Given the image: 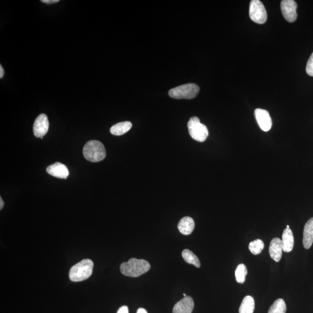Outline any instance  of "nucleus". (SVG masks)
Listing matches in <instances>:
<instances>
[{
  "label": "nucleus",
  "instance_id": "1",
  "mask_svg": "<svg viewBox=\"0 0 313 313\" xmlns=\"http://www.w3.org/2000/svg\"><path fill=\"white\" fill-rule=\"evenodd\" d=\"M150 267V264L144 259L131 258L121 264L120 271L125 276L138 277L148 272Z\"/></svg>",
  "mask_w": 313,
  "mask_h": 313
},
{
  "label": "nucleus",
  "instance_id": "2",
  "mask_svg": "<svg viewBox=\"0 0 313 313\" xmlns=\"http://www.w3.org/2000/svg\"><path fill=\"white\" fill-rule=\"evenodd\" d=\"M93 268L94 262L91 259H83L71 268L69 279L73 282L82 281L92 275Z\"/></svg>",
  "mask_w": 313,
  "mask_h": 313
},
{
  "label": "nucleus",
  "instance_id": "3",
  "mask_svg": "<svg viewBox=\"0 0 313 313\" xmlns=\"http://www.w3.org/2000/svg\"><path fill=\"white\" fill-rule=\"evenodd\" d=\"M83 155L89 162H99L106 157V149L102 142L90 141L86 143L83 147Z\"/></svg>",
  "mask_w": 313,
  "mask_h": 313
},
{
  "label": "nucleus",
  "instance_id": "4",
  "mask_svg": "<svg viewBox=\"0 0 313 313\" xmlns=\"http://www.w3.org/2000/svg\"><path fill=\"white\" fill-rule=\"evenodd\" d=\"M199 91V86L196 83H189L177 86L169 90L170 97L176 99H192L197 97Z\"/></svg>",
  "mask_w": 313,
  "mask_h": 313
},
{
  "label": "nucleus",
  "instance_id": "5",
  "mask_svg": "<svg viewBox=\"0 0 313 313\" xmlns=\"http://www.w3.org/2000/svg\"><path fill=\"white\" fill-rule=\"evenodd\" d=\"M190 135L195 141L203 142L207 139L209 133L208 128L200 123L198 117H193L187 123Z\"/></svg>",
  "mask_w": 313,
  "mask_h": 313
},
{
  "label": "nucleus",
  "instance_id": "6",
  "mask_svg": "<svg viewBox=\"0 0 313 313\" xmlns=\"http://www.w3.org/2000/svg\"><path fill=\"white\" fill-rule=\"evenodd\" d=\"M250 18L256 23L264 24L266 22L267 15L266 9L259 0H252L249 5Z\"/></svg>",
  "mask_w": 313,
  "mask_h": 313
},
{
  "label": "nucleus",
  "instance_id": "7",
  "mask_svg": "<svg viewBox=\"0 0 313 313\" xmlns=\"http://www.w3.org/2000/svg\"><path fill=\"white\" fill-rule=\"evenodd\" d=\"M297 3L294 0H283L281 9L283 16L289 22H294L297 19Z\"/></svg>",
  "mask_w": 313,
  "mask_h": 313
},
{
  "label": "nucleus",
  "instance_id": "8",
  "mask_svg": "<svg viewBox=\"0 0 313 313\" xmlns=\"http://www.w3.org/2000/svg\"><path fill=\"white\" fill-rule=\"evenodd\" d=\"M49 124L47 115L41 114L38 116L33 125V132L37 138L43 139L49 131Z\"/></svg>",
  "mask_w": 313,
  "mask_h": 313
},
{
  "label": "nucleus",
  "instance_id": "9",
  "mask_svg": "<svg viewBox=\"0 0 313 313\" xmlns=\"http://www.w3.org/2000/svg\"><path fill=\"white\" fill-rule=\"evenodd\" d=\"M255 115L259 127L262 131L267 132L272 127V120L267 110L262 109H256L255 110Z\"/></svg>",
  "mask_w": 313,
  "mask_h": 313
},
{
  "label": "nucleus",
  "instance_id": "10",
  "mask_svg": "<svg viewBox=\"0 0 313 313\" xmlns=\"http://www.w3.org/2000/svg\"><path fill=\"white\" fill-rule=\"evenodd\" d=\"M194 301L192 297H184L175 304L173 313H192L194 309Z\"/></svg>",
  "mask_w": 313,
  "mask_h": 313
},
{
  "label": "nucleus",
  "instance_id": "11",
  "mask_svg": "<svg viewBox=\"0 0 313 313\" xmlns=\"http://www.w3.org/2000/svg\"><path fill=\"white\" fill-rule=\"evenodd\" d=\"M47 172L53 177L65 180L69 175L67 167L61 163H55L49 165L47 168Z\"/></svg>",
  "mask_w": 313,
  "mask_h": 313
},
{
  "label": "nucleus",
  "instance_id": "12",
  "mask_svg": "<svg viewBox=\"0 0 313 313\" xmlns=\"http://www.w3.org/2000/svg\"><path fill=\"white\" fill-rule=\"evenodd\" d=\"M282 250V240H280L279 238H273L271 241L269 247V253L271 258L274 261L279 262L281 260Z\"/></svg>",
  "mask_w": 313,
  "mask_h": 313
},
{
  "label": "nucleus",
  "instance_id": "13",
  "mask_svg": "<svg viewBox=\"0 0 313 313\" xmlns=\"http://www.w3.org/2000/svg\"><path fill=\"white\" fill-rule=\"evenodd\" d=\"M313 243V217L306 222L303 231V244L306 249L311 248Z\"/></svg>",
  "mask_w": 313,
  "mask_h": 313
},
{
  "label": "nucleus",
  "instance_id": "14",
  "mask_svg": "<svg viewBox=\"0 0 313 313\" xmlns=\"http://www.w3.org/2000/svg\"><path fill=\"white\" fill-rule=\"evenodd\" d=\"M195 228V221L192 217L189 216L183 217L178 225L179 231L184 235H189L192 233Z\"/></svg>",
  "mask_w": 313,
  "mask_h": 313
},
{
  "label": "nucleus",
  "instance_id": "15",
  "mask_svg": "<svg viewBox=\"0 0 313 313\" xmlns=\"http://www.w3.org/2000/svg\"><path fill=\"white\" fill-rule=\"evenodd\" d=\"M283 250L285 252H290L293 249L294 237L293 232L290 228H286L283 232L282 236Z\"/></svg>",
  "mask_w": 313,
  "mask_h": 313
},
{
  "label": "nucleus",
  "instance_id": "16",
  "mask_svg": "<svg viewBox=\"0 0 313 313\" xmlns=\"http://www.w3.org/2000/svg\"><path fill=\"white\" fill-rule=\"evenodd\" d=\"M132 124L130 121L121 122L113 125L110 128V132L115 136H120L127 133L132 128Z\"/></svg>",
  "mask_w": 313,
  "mask_h": 313
},
{
  "label": "nucleus",
  "instance_id": "17",
  "mask_svg": "<svg viewBox=\"0 0 313 313\" xmlns=\"http://www.w3.org/2000/svg\"><path fill=\"white\" fill-rule=\"evenodd\" d=\"M255 306L254 299L252 297L246 296L241 303L239 313H253L255 311Z\"/></svg>",
  "mask_w": 313,
  "mask_h": 313
},
{
  "label": "nucleus",
  "instance_id": "18",
  "mask_svg": "<svg viewBox=\"0 0 313 313\" xmlns=\"http://www.w3.org/2000/svg\"><path fill=\"white\" fill-rule=\"evenodd\" d=\"M181 255H182V257L184 259V260L185 261L187 264H193L194 266H195L198 268L200 267L201 263L199 261V259L198 256H197L193 252L191 251L190 250L187 249L183 250Z\"/></svg>",
  "mask_w": 313,
  "mask_h": 313
},
{
  "label": "nucleus",
  "instance_id": "19",
  "mask_svg": "<svg viewBox=\"0 0 313 313\" xmlns=\"http://www.w3.org/2000/svg\"><path fill=\"white\" fill-rule=\"evenodd\" d=\"M287 306L285 301L282 299H279L271 306L268 313H286Z\"/></svg>",
  "mask_w": 313,
  "mask_h": 313
},
{
  "label": "nucleus",
  "instance_id": "20",
  "mask_svg": "<svg viewBox=\"0 0 313 313\" xmlns=\"http://www.w3.org/2000/svg\"><path fill=\"white\" fill-rule=\"evenodd\" d=\"M248 273L245 264H240L235 271V279L238 283L243 284L246 281V277Z\"/></svg>",
  "mask_w": 313,
  "mask_h": 313
},
{
  "label": "nucleus",
  "instance_id": "21",
  "mask_svg": "<svg viewBox=\"0 0 313 313\" xmlns=\"http://www.w3.org/2000/svg\"><path fill=\"white\" fill-rule=\"evenodd\" d=\"M264 244L263 241L257 239L252 241L249 244V249L253 255L260 254L264 249Z\"/></svg>",
  "mask_w": 313,
  "mask_h": 313
},
{
  "label": "nucleus",
  "instance_id": "22",
  "mask_svg": "<svg viewBox=\"0 0 313 313\" xmlns=\"http://www.w3.org/2000/svg\"><path fill=\"white\" fill-rule=\"evenodd\" d=\"M306 70L308 75L313 77V52L307 64Z\"/></svg>",
  "mask_w": 313,
  "mask_h": 313
},
{
  "label": "nucleus",
  "instance_id": "23",
  "mask_svg": "<svg viewBox=\"0 0 313 313\" xmlns=\"http://www.w3.org/2000/svg\"><path fill=\"white\" fill-rule=\"evenodd\" d=\"M117 313H129V309L126 306H121L120 309H118Z\"/></svg>",
  "mask_w": 313,
  "mask_h": 313
},
{
  "label": "nucleus",
  "instance_id": "24",
  "mask_svg": "<svg viewBox=\"0 0 313 313\" xmlns=\"http://www.w3.org/2000/svg\"><path fill=\"white\" fill-rule=\"evenodd\" d=\"M59 0H42L41 2L46 3V4H53V3L58 2Z\"/></svg>",
  "mask_w": 313,
  "mask_h": 313
},
{
  "label": "nucleus",
  "instance_id": "25",
  "mask_svg": "<svg viewBox=\"0 0 313 313\" xmlns=\"http://www.w3.org/2000/svg\"><path fill=\"white\" fill-rule=\"evenodd\" d=\"M4 71L3 69L2 66H0V78L2 79L3 76H4Z\"/></svg>",
  "mask_w": 313,
  "mask_h": 313
},
{
  "label": "nucleus",
  "instance_id": "26",
  "mask_svg": "<svg viewBox=\"0 0 313 313\" xmlns=\"http://www.w3.org/2000/svg\"><path fill=\"white\" fill-rule=\"evenodd\" d=\"M4 201L2 200V198L1 197V198H0V210H1L3 207H4Z\"/></svg>",
  "mask_w": 313,
  "mask_h": 313
},
{
  "label": "nucleus",
  "instance_id": "27",
  "mask_svg": "<svg viewBox=\"0 0 313 313\" xmlns=\"http://www.w3.org/2000/svg\"><path fill=\"white\" fill-rule=\"evenodd\" d=\"M136 313H148V312L144 308H139L138 311H137Z\"/></svg>",
  "mask_w": 313,
  "mask_h": 313
},
{
  "label": "nucleus",
  "instance_id": "28",
  "mask_svg": "<svg viewBox=\"0 0 313 313\" xmlns=\"http://www.w3.org/2000/svg\"><path fill=\"white\" fill-rule=\"evenodd\" d=\"M183 296H184V297H187V296H186V295L185 294H183Z\"/></svg>",
  "mask_w": 313,
  "mask_h": 313
},
{
  "label": "nucleus",
  "instance_id": "29",
  "mask_svg": "<svg viewBox=\"0 0 313 313\" xmlns=\"http://www.w3.org/2000/svg\"><path fill=\"white\" fill-rule=\"evenodd\" d=\"M287 228H288V229L290 228V226L287 225Z\"/></svg>",
  "mask_w": 313,
  "mask_h": 313
}]
</instances>
